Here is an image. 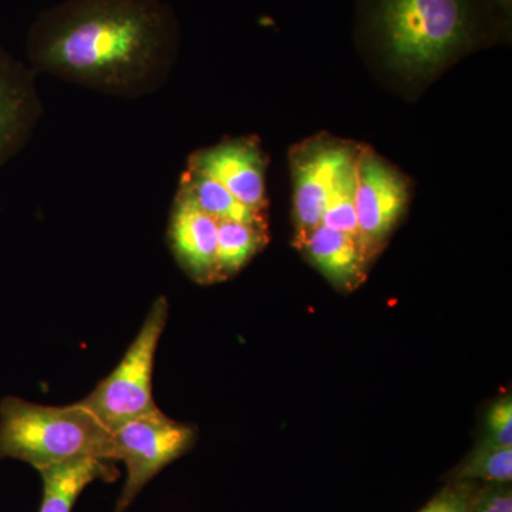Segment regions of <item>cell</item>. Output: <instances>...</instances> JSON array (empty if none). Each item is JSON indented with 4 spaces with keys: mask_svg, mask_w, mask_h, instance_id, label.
I'll return each instance as SVG.
<instances>
[{
    "mask_svg": "<svg viewBox=\"0 0 512 512\" xmlns=\"http://www.w3.org/2000/svg\"><path fill=\"white\" fill-rule=\"evenodd\" d=\"M180 45V22L165 0H63L32 23L26 55L36 73L138 99L164 86Z\"/></svg>",
    "mask_w": 512,
    "mask_h": 512,
    "instance_id": "obj_1",
    "label": "cell"
},
{
    "mask_svg": "<svg viewBox=\"0 0 512 512\" xmlns=\"http://www.w3.org/2000/svg\"><path fill=\"white\" fill-rule=\"evenodd\" d=\"M487 0H365L367 30L404 72L440 69L474 45Z\"/></svg>",
    "mask_w": 512,
    "mask_h": 512,
    "instance_id": "obj_2",
    "label": "cell"
},
{
    "mask_svg": "<svg viewBox=\"0 0 512 512\" xmlns=\"http://www.w3.org/2000/svg\"><path fill=\"white\" fill-rule=\"evenodd\" d=\"M110 437L80 403L43 406L19 397L0 402V460L23 461L37 471L83 457L111 461Z\"/></svg>",
    "mask_w": 512,
    "mask_h": 512,
    "instance_id": "obj_3",
    "label": "cell"
},
{
    "mask_svg": "<svg viewBox=\"0 0 512 512\" xmlns=\"http://www.w3.org/2000/svg\"><path fill=\"white\" fill-rule=\"evenodd\" d=\"M167 319L168 301L160 296L116 369L80 400L107 430L160 410L154 402L153 372Z\"/></svg>",
    "mask_w": 512,
    "mask_h": 512,
    "instance_id": "obj_4",
    "label": "cell"
},
{
    "mask_svg": "<svg viewBox=\"0 0 512 512\" xmlns=\"http://www.w3.org/2000/svg\"><path fill=\"white\" fill-rule=\"evenodd\" d=\"M197 431L161 410L127 421L111 431L110 460L126 466L127 477L114 512H126L150 481L187 454Z\"/></svg>",
    "mask_w": 512,
    "mask_h": 512,
    "instance_id": "obj_5",
    "label": "cell"
},
{
    "mask_svg": "<svg viewBox=\"0 0 512 512\" xmlns=\"http://www.w3.org/2000/svg\"><path fill=\"white\" fill-rule=\"evenodd\" d=\"M409 200L406 178L370 150L356 161V215L367 258L377 251L402 217Z\"/></svg>",
    "mask_w": 512,
    "mask_h": 512,
    "instance_id": "obj_6",
    "label": "cell"
},
{
    "mask_svg": "<svg viewBox=\"0 0 512 512\" xmlns=\"http://www.w3.org/2000/svg\"><path fill=\"white\" fill-rule=\"evenodd\" d=\"M36 76L28 63L0 47V167L28 146L42 119Z\"/></svg>",
    "mask_w": 512,
    "mask_h": 512,
    "instance_id": "obj_7",
    "label": "cell"
},
{
    "mask_svg": "<svg viewBox=\"0 0 512 512\" xmlns=\"http://www.w3.org/2000/svg\"><path fill=\"white\" fill-rule=\"evenodd\" d=\"M359 151L345 144L319 143L303 147L293 158L296 238L301 241L322 224L326 204L340 170Z\"/></svg>",
    "mask_w": 512,
    "mask_h": 512,
    "instance_id": "obj_8",
    "label": "cell"
},
{
    "mask_svg": "<svg viewBox=\"0 0 512 512\" xmlns=\"http://www.w3.org/2000/svg\"><path fill=\"white\" fill-rule=\"evenodd\" d=\"M187 163L220 181L248 207L265 212L266 158L255 138H235L202 148Z\"/></svg>",
    "mask_w": 512,
    "mask_h": 512,
    "instance_id": "obj_9",
    "label": "cell"
},
{
    "mask_svg": "<svg viewBox=\"0 0 512 512\" xmlns=\"http://www.w3.org/2000/svg\"><path fill=\"white\" fill-rule=\"evenodd\" d=\"M168 245L185 274L198 284H214L217 276V221L175 192L167 229Z\"/></svg>",
    "mask_w": 512,
    "mask_h": 512,
    "instance_id": "obj_10",
    "label": "cell"
},
{
    "mask_svg": "<svg viewBox=\"0 0 512 512\" xmlns=\"http://www.w3.org/2000/svg\"><path fill=\"white\" fill-rule=\"evenodd\" d=\"M313 265L332 284L352 289L365 276L367 255L360 242L343 232L319 225L299 241Z\"/></svg>",
    "mask_w": 512,
    "mask_h": 512,
    "instance_id": "obj_11",
    "label": "cell"
},
{
    "mask_svg": "<svg viewBox=\"0 0 512 512\" xmlns=\"http://www.w3.org/2000/svg\"><path fill=\"white\" fill-rule=\"evenodd\" d=\"M43 500L39 512H72L87 485L94 481L113 483L120 471L113 461L96 457L76 458L43 468Z\"/></svg>",
    "mask_w": 512,
    "mask_h": 512,
    "instance_id": "obj_12",
    "label": "cell"
},
{
    "mask_svg": "<svg viewBox=\"0 0 512 512\" xmlns=\"http://www.w3.org/2000/svg\"><path fill=\"white\" fill-rule=\"evenodd\" d=\"M177 192L190 198L201 211L215 221L229 220L252 225H266L265 212L248 207L225 185L187 163Z\"/></svg>",
    "mask_w": 512,
    "mask_h": 512,
    "instance_id": "obj_13",
    "label": "cell"
},
{
    "mask_svg": "<svg viewBox=\"0 0 512 512\" xmlns=\"http://www.w3.org/2000/svg\"><path fill=\"white\" fill-rule=\"evenodd\" d=\"M217 276L218 282L238 274L268 241L266 225L245 222L217 221Z\"/></svg>",
    "mask_w": 512,
    "mask_h": 512,
    "instance_id": "obj_14",
    "label": "cell"
},
{
    "mask_svg": "<svg viewBox=\"0 0 512 512\" xmlns=\"http://www.w3.org/2000/svg\"><path fill=\"white\" fill-rule=\"evenodd\" d=\"M512 447L485 440L453 471L448 481H476L487 484H511Z\"/></svg>",
    "mask_w": 512,
    "mask_h": 512,
    "instance_id": "obj_15",
    "label": "cell"
},
{
    "mask_svg": "<svg viewBox=\"0 0 512 512\" xmlns=\"http://www.w3.org/2000/svg\"><path fill=\"white\" fill-rule=\"evenodd\" d=\"M359 153L343 165L333 190L330 192L322 224L335 231L348 234L360 242L356 215V161ZM363 248V247H362ZM365 251V249H363ZM366 254V252H365Z\"/></svg>",
    "mask_w": 512,
    "mask_h": 512,
    "instance_id": "obj_16",
    "label": "cell"
},
{
    "mask_svg": "<svg viewBox=\"0 0 512 512\" xmlns=\"http://www.w3.org/2000/svg\"><path fill=\"white\" fill-rule=\"evenodd\" d=\"M481 483L448 481L419 512H471Z\"/></svg>",
    "mask_w": 512,
    "mask_h": 512,
    "instance_id": "obj_17",
    "label": "cell"
},
{
    "mask_svg": "<svg viewBox=\"0 0 512 512\" xmlns=\"http://www.w3.org/2000/svg\"><path fill=\"white\" fill-rule=\"evenodd\" d=\"M485 440L498 446L512 447V400L503 397L491 407L487 417Z\"/></svg>",
    "mask_w": 512,
    "mask_h": 512,
    "instance_id": "obj_18",
    "label": "cell"
},
{
    "mask_svg": "<svg viewBox=\"0 0 512 512\" xmlns=\"http://www.w3.org/2000/svg\"><path fill=\"white\" fill-rule=\"evenodd\" d=\"M471 512H512L511 484H481Z\"/></svg>",
    "mask_w": 512,
    "mask_h": 512,
    "instance_id": "obj_19",
    "label": "cell"
},
{
    "mask_svg": "<svg viewBox=\"0 0 512 512\" xmlns=\"http://www.w3.org/2000/svg\"><path fill=\"white\" fill-rule=\"evenodd\" d=\"M495 2L500 3L501 6H507V0H495Z\"/></svg>",
    "mask_w": 512,
    "mask_h": 512,
    "instance_id": "obj_20",
    "label": "cell"
}]
</instances>
